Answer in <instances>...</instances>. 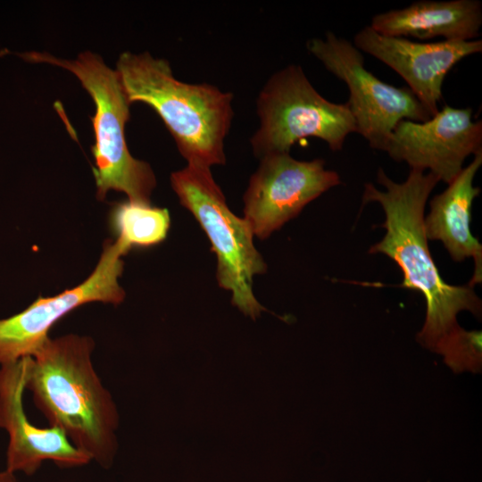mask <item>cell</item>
I'll return each instance as SVG.
<instances>
[{
    "mask_svg": "<svg viewBox=\"0 0 482 482\" xmlns=\"http://www.w3.org/2000/svg\"><path fill=\"white\" fill-rule=\"evenodd\" d=\"M94 340L48 337L27 357L26 390L49 427L62 430L91 461L110 469L118 453L120 416L92 362Z\"/></svg>",
    "mask_w": 482,
    "mask_h": 482,
    "instance_id": "2",
    "label": "cell"
},
{
    "mask_svg": "<svg viewBox=\"0 0 482 482\" xmlns=\"http://www.w3.org/2000/svg\"><path fill=\"white\" fill-rule=\"evenodd\" d=\"M170 184L181 205L187 208L207 235L217 257V279L231 291V303L256 320L265 308L255 298L253 278L267 265L253 245L249 223L228 207L211 168L190 164L170 175Z\"/></svg>",
    "mask_w": 482,
    "mask_h": 482,
    "instance_id": "5",
    "label": "cell"
},
{
    "mask_svg": "<svg viewBox=\"0 0 482 482\" xmlns=\"http://www.w3.org/2000/svg\"><path fill=\"white\" fill-rule=\"evenodd\" d=\"M339 184L338 173L327 170L323 159L299 161L289 153L264 155L243 197L244 219L253 236L263 240Z\"/></svg>",
    "mask_w": 482,
    "mask_h": 482,
    "instance_id": "9",
    "label": "cell"
},
{
    "mask_svg": "<svg viewBox=\"0 0 482 482\" xmlns=\"http://www.w3.org/2000/svg\"><path fill=\"white\" fill-rule=\"evenodd\" d=\"M384 151L411 169L428 170L450 184L463 169L464 161L482 151V121L474 120L472 109L448 104L428 120H400Z\"/></svg>",
    "mask_w": 482,
    "mask_h": 482,
    "instance_id": "10",
    "label": "cell"
},
{
    "mask_svg": "<svg viewBox=\"0 0 482 482\" xmlns=\"http://www.w3.org/2000/svg\"><path fill=\"white\" fill-rule=\"evenodd\" d=\"M353 44L402 77L431 116L439 111L447 73L462 59L482 52L481 39L417 42L382 35L370 25L354 35Z\"/></svg>",
    "mask_w": 482,
    "mask_h": 482,
    "instance_id": "12",
    "label": "cell"
},
{
    "mask_svg": "<svg viewBox=\"0 0 482 482\" xmlns=\"http://www.w3.org/2000/svg\"><path fill=\"white\" fill-rule=\"evenodd\" d=\"M481 25L482 4L478 0H420L374 15L370 26L390 37L470 41L478 37Z\"/></svg>",
    "mask_w": 482,
    "mask_h": 482,
    "instance_id": "14",
    "label": "cell"
},
{
    "mask_svg": "<svg viewBox=\"0 0 482 482\" xmlns=\"http://www.w3.org/2000/svg\"><path fill=\"white\" fill-rule=\"evenodd\" d=\"M435 352L444 355L445 362L454 370H478L481 363V332L460 327Z\"/></svg>",
    "mask_w": 482,
    "mask_h": 482,
    "instance_id": "16",
    "label": "cell"
},
{
    "mask_svg": "<svg viewBox=\"0 0 482 482\" xmlns=\"http://www.w3.org/2000/svg\"><path fill=\"white\" fill-rule=\"evenodd\" d=\"M260 126L251 137L254 154L289 153L301 139L316 137L332 151L341 150L356 133L347 104L323 97L301 66L291 64L272 74L256 101Z\"/></svg>",
    "mask_w": 482,
    "mask_h": 482,
    "instance_id": "6",
    "label": "cell"
},
{
    "mask_svg": "<svg viewBox=\"0 0 482 482\" xmlns=\"http://www.w3.org/2000/svg\"><path fill=\"white\" fill-rule=\"evenodd\" d=\"M306 48L334 76L345 83L346 103L356 133L376 150L384 151L395 125L403 120L417 122L431 115L408 87L387 84L364 65L362 53L353 42L327 31L324 38H312Z\"/></svg>",
    "mask_w": 482,
    "mask_h": 482,
    "instance_id": "7",
    "label": "cell"
},
{
    "mask_svg": "<svg viewBox=\"0 0 482 482\" xmlns=\"http://www.w3.org/2000/svg\"><path fill=\"white\" fill-rule=\"evenodd\" d=\"M26 376L27 357L0 365V428L8 436L5 470L31 476L45 461L61 468L90 463L62 430L36 427L28 419L23 406Z\"/></svg>",
    "mask_w": 482,
    "mask_h": 482,
    "instance_id": "11",
    "label": "cell"
},
{
    "mask_svg": "<svg viewBox=\"0 0 482 482\" xmlns=\"http://www.w3.org/2000/svg\"><path fill=\"white\" fill-rule=\"evenodd\" d=\"M0 482H18L16 478V475L9 472L5 469L4 470H0Z\"/></svg>",
    "mask_w": 482,
    "mask_h": 482,
    "instance_id": "17",
    "label": "cell"
},
{
    "mask_svg": "<svg viewBox=\"0 0 482 482\" xmlns=\"http://www.w3.org/2000/svg\"><path fill=\"white\" fill-rule=\"evenodd\" d=\"M129 252L119 241L105 240L85 281L57 295L39 296L22 312L0 320V365L31 356L49 337L51 328L76 308L91 302L120 303L125 292L118 278L123 271L121 256Z\"/></svg>",
    "mask_w": 482,
    "mask_h": 482,
    "instance_id": "8",
    "label": "cell"
},
{
    "mask_svg": "<svg viewBox=\"0 0 482 482\" xmlns=\"http://www.w3.org/2000/svg\"><path fill=\"white\" fill-rule=\"evenodd\" d=\"M116 71L129 102L146 104L159 114L187 163L209 168L225 163L232 94L208 83L180 81L168 61L149 53L121 54Z\"/></svg>",
    "mask_w": 482,
    "mask_h": 482,
    "instance_id": "3",
    "label": "cell"
},
{
    "mask_svg": "<svg viewBox=\"0 0 482 482\" xmlns=\"http://www.w3.org/2000/svg\"><path fill=\"white\" fill-rule=\"evenodd\" d=\"M378 189L366 183L362 205L378 203L385 214L381 227L383 238L371 245L369 253H383L401 269V287L418 291L426 301V319L418 341L426 348H436L459 328L457 314L468 311L481 315V300L469 283L455 286L446 283L439 274L430 253L424 230L425 207L430 193L439 180L431 173L411 169L401 183L391 179L382 168L378 169Z\"/></svg>",
    "mask_w": 482,
    "mask_h": 482,
    "instance_id": "1",
    "label": "cell"
},
{
    "mask_svg": "<svg viewBox=\"0 0 482 482\" xmlns=\"http://www.w3.org/2000/svg\"><path fill=\"white\" fill-rule=\"evenodd\" d=\"M22 57L34 62H47L71 71L91 96L96 112L93 123L96 143L92 146L96 197L104 199L109 190L125 193L129 200L150 204L156 179L150 165L134 158L125 137L129 104L120 74L91 52L76 60H63L46 53H26Z\"/></svg>",
    "mask_w": 482,
    "mask_h": 482,
    "instance_id": "4",
    "label": "cell"
},
{
    "mask_svg": "<svg viewBox=\"0 0 482 482\" xmlns=\"http://www.w3.org/2000/svg\"><path fill=\"white\" fill-rule=\"evenodd\" d=\"M108 223L116 240L130 251L162 242L170 227V216L165 208L128 200L112 204Z\"/></svg>",
    "mask_w": 482,
    "mask_h": 482,
    "instance_id": "15",
    "label": "cell"
},
{
    "mask_svg": "<svg viewBox=\"0 0 482 482\" xmlns=\"http://www.w3.org/2000/svg\"><path fill=\"white\" fill-rule=\"evenodd\" d=\"M482 165V151L463 167L447 188L429 202V212L424 217L428 240L440 241L454 262L472 257L473 276L469 284L482 282V245L470 230L471 210L480 188L473 186L474 178Z\"/></svg>",
    "mask_w": 482,
    "mask_h": 482,
    "instance_id": "13",
    "label": "cell"
}]
</instances>
